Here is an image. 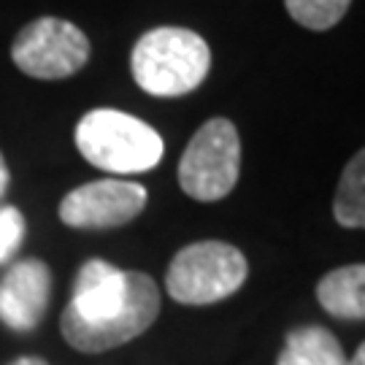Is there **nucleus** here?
I'll return each instance as SVG.
<instances>
[{
	"instance_id": "2",
	"label": "nucleus",
	"mask_w": 365,
	"mask_h": 365,
	"mask_svg": "<svg viewBox=\"0 0 365 365\" xmlns=\"http://www.w3.org/2000/svg\"><path fill=\"white\" fill-rule=\"evenodd\" d=\"M209 43L187 27H155L135 41L130 71L135 84L155 98H179L209 76Z\"/></svg>"
},
{
	"instance_id": "12",
	"label": "nucleus",
	"mask_w": 365,
	"mask_h": 365,
	"mask_svg": "<svg viewBox=\"0 0 365 365\" xmlns=\"http://www.w3.org/2000/svg\"><path fill=\"white\" fill-rule=\"evenodd\" d=\"M352 0H284L289 16L309 30H327L339 25Z\"/></svg>"
},
{
	"instance_id": "10",
	"label": "nucleus",
	"mask_w": 365,
	"mask_h": 365,
	"mask_svg": "<svg viewBox=\"0 0 365 365\" xmlns=\"http://www.w3.org/2000/svg\"><path fill=\"white\" fill-rule=\"evenodd\" d=\"M276 365H349L339 339L319 325L292 330Z\"/></svg>"
},
{
	"instance_id": "7",
	"label": "nucleus",
	"mask_w": 365,
	"mask_h": 365,
	"mask_svg": "<svg viewBox=\"0 0 365 365\" xmlns=\"http://www.w3.org/2000/svg\"><path fill=\"white\" fill-rule=\"evenodd\" d=\"M146 206V190L138 182L98 179L71 190L60 203V220L76 230H108L133 222Z\"/></svg>"
},
{
	"instance_id": "11",
	"label": "nucleus",
	"mask_w": 365,
	"mask_h": 365,
	"mask_svg": "<svg viewBox=\"0 0 365 365\" xmlns=\"http://www.w3.org/2000/svg\"><path fill=\"white\" fill-rule=\"evenodd\" d=\"M333 214L344 227L365 230V149H360L341 173Z\"/></svg>"
},
{
	"instance_id": "15",
	"label": "nucleus",
	"mask_w": 365,
	"mask_h": 365,
	"mask_svg": "<svg viewBox=\"0 0 365 365\" xmlns=\"http://www.w3.org/2000/svg\"><path fill=\"white\" fill-rule=\"evenodd\" d=\"M349 365H365V341L360 344V349L354 352V357L349 360Z\"/></svg>"
},
{
	"instance_id": "13",
	"label": "nucleus",
	"mask_w": 365,
	"mask_h": 365,
	"mask_svg": "<svg viewBox=\"0 0 365 365\" xmlns=\"http://www.w3.org/2000/svg\"><path fill=\"white\" fill-rule=\"evenodd\" d=\"M25 241V217L16 206H0V265L11 260Z\"/></svg>"
},
{
	"instance_id": "6",
	"label": "nucleus",
	"mask_w": 365,
	"mask_h": 365,
	"mask_svg": "<svg viewBox=\"0 0 365 365\" xmlns=\"http://www.w3.org/2000/svg\"><path fill=\"white\" fill-rule=\"evenodd\" d=\"M14 66L43 81L73 76L90 60V41L68 19L41 16L22 27L11 46Z\"/></svg>"
},
{
	"instance_id": "14",
	"label": "nucleus",
	"mask_w": 365,
	"mask_h": 365,
	"mask_svg": "<svg viewBox=\"0 0 365 365\" xmlns=\"http://www.w3.org/2000/svg\"><path fill=\"white\" fill-rule=\"evenodd\" d=\"M9 165H6V160H3V155H0V197L6 195V190H9Z\"/></svg>"
},
{
	"instance_id": "1",
	"label": "nucleus",
	"mask_w": 365,
	"mask_h": 365,
	"mask_svg": "<svg viewBox=\"0 0 365 365\" xmlns=\"http://www.w3.org/2000/svg\"><path fill=\"white\" fill-rule=\"evenodd\" d=\"M160 314L152 276L122 271L106 260H87L73 279V295L60 317L63 339L78 352L117 349L146 333Z\"/></svg>"
},
{
	"instance_id": "5",
	"label": "nucleus",
	"mask_w": 365,
	"mask_h": 365,
	"mask_svg": "<svg viewBox=\"0 0 365 365\" xmlns=\"http://www.w3.org/2000/svg\"><path fill=\"white\" fill-rule=\"evenodd\" d=\"M241 170V141L230 119H209L190 138L179 163V184L190 197L211 203L230 195Z\"/></svg>"
},
{
	"instance_id": "8",
	"label": "nucleus",
	"mask_w": 365,
	"mask_h": 365,
	"mask_svg": "<svg viewBox=\"0 0 365 365\" xmlns=\"http://www.w3.org/2000/svg\"><path fill=\"white\" fill-rule=\"evenodd\" d=\"M52 298V271L46 262L19 260L0 279V322L16 333L38 325Z\"/></svg>"
},
{
	"instance_id": "4",
	"label": "nucleus",
	"mask_w": 365,
	"mask_h": 365,
	"mask_svg": "<svg viewBox=\"0 0 365 365\" xmlns=\"http://www.w3.org/2000/svg\"><path fill=\"white\" fill-rule=\"evenodd\" d=\"M247 257L225 241H197L184 247L168 265L165 287L184 306H209L230 298L247 282Z\"/></svg>"
},
{
	"instance_id": "3",
	"label": "nucleus",
	"mask_w": 365,
	"mask_h": 365,
	"mask_svg": "<svg viewBox=\"0 0 365 365\" xmlns=\"http://www.w3.org/2000/svg\"><path fill=\"white\" fill-rule=\"evenodd\" d=\"M76 149L81 157L101 170L130 176L146 173L163 160V138L144 119L117 111L95 108L76 125Z\"/></svg>"
},
{
	"instance_id": "9",
	"label": "nucleus",
	"mask_w": 365,
	"mask_h": 365,
	"mask_svg": "<svg viewBox=\"0 0 365 365\" xmlns=\"http://www.w3.org/2000/svg\"><path fill=\"white\" fill-rule=\"evenodd\" d=\"M317 300L330 317L365 319V262L336 268L317 284Z\"/></svg>"
}]
</instances>
